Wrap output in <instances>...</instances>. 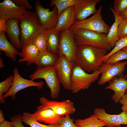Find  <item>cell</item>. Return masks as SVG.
<instances>
[{
  "label": "cell",
  "mask_w": 127,
  "mask_h": 127,
  "mask_svg": "<svg viewBox=\"0 0 127 127\" xmlns=\"http://www.w3.org/2000/svg\"><path fill=\"white\" fill-rule=\"evenodd\" d=\"M107 51L89 45L78 46L74 64L86 72L95 71L103 63Z\"/></svg>",
  "instance_id": "1"
},
{
  "label": "cell",
  "mask_w": 127,
  "mask_h": 127,
  "mask_svg": "<svg viewBox=\"0 0 127 127\" xmlns=\"http://www.w3.org/2000/svg\"><path fill=\"white\" fill-rule=\"evenodd\" d=\"M18 20L21 46L31 43L40 33L45 30L35 11L27 10Z\"/></svg>",
  "instance_id": "2"
},
{
  "label": "cell",
  "mask_w": 127,
  "mask_h": 127,
  "mask_svg": "<svg viewBox=\"0 0 127 127\" xmlns=\"http://www.w3.org/2000/svg\"><path fill=\"white\" fill-rule=\"evenodd\" d=\"M72 31L77 46L87 45L103 49L107 51L111 50L112 48L107 41L106 35L83 29Z\"/></svg>",
  "instance_id": "3"
},
{
  "label": "cell",
  "mask_w": 127,
  "mask_h": 127,
  "mask_svg": "<svg viewBox=\"0 0 127 127\" xmlns=\"http://www.w3.org/2000/svg\"><path fill=\"white\" fill-rule=\"evenodd\" d=\"M100 74L98 70L91 73H87L74 64L71 78V91L72 93H76L81 90L88 89Z\"/></svg>",
  "instance_id": "4"
},
{
  "label": "cell",
  "mask_w": 127,
  "mask_h": 127,
  "mask_svg": "<svg viewBox=\"0 0 127 127\" xmlns=\"http://www.w3.org/2000/svg\"><path fill=\"white\" fill-rule=\"evenodd\" d=\"M29 78L34 80L38 79H44L50 90V96L53 99L57 98L60 91V83L54 66L37 67L30 75Z\"/></svg>",
  "instance_id": "5"
},
{
  "label": "cell",
  "mask_w": 127,
  "mask_h": 127,
  "mask_svg": "<svg viewBox=\"0 0 127 127\" xmlns=\"http://www.w3.org/2000/svg\"><path fill=\"white\" fill-rule=\"evenodd\" d=\"M102 8V6H100L96 13L90 18L80 22L75 21L69 29L72 31L84 29L107 35L111 27L105 22L102 18L101 13Z\"/></svg>",
  "instance_id": "6"
},
{
  "label": "cell",
  "mask_w": 127,
  "mask_h": 127,
  "mask_svg": "<svg viewBox=\"0 0 127 127\" xmlns=\"http://www.w3.org/2000/svg\"><path fill=\"white\" fill-rule=\"evenodd\" d=\"M13 80L12 85L8 91L3 95L5 99L11 96L12 99H16L17 93L20 91L28 87L34 86L39 89H42L44 84V82H36L32 80H29L22 77L19 74L18 68L16 67L13 70Z\"/></svg>",
  "instance_id": "7"
},
{
  "label": "cell",
  "mask_w": 127,
  "mask_h": 127,
  "mask_svg": "<svg viewBox=\"0 0 127 127\" xmlns=\"http://www.w3.org/2000/svg\"><path fill=\"white\" fill-rule=\"evenodd\" d=\"M34 7L38 19L45 30L54 29L57 23L58 17L57 9L54 6L52 11L45 8L38 0L35 2Z\"/></svg>",
  "instance_id": "8"
},
{
  "label": "cell",
  "mask_w": 127,
  "mask_h": 127,
  "mask_svg": "<svg viewBox=\"0 0 127 127\" xmlns=\"http://www.w3.org/2000/svg\"><path fill=\"white\" fill-rule=\"evenodd\" d=\"M74 64L63 54H59L54 66L60 83L64 89L69 90H71V78Z\"/></svg>",
  "instance_id": "9"
},
{
  "label": "cell",
  "mask_w": 127,
  "mask_h": 127,
  "mask_svg": "<svg viewBox=\"0 0 127 127\" xmlns=\"http://www.w3.org/2000/svg\"><path fill=\"white\" fill-rule=\"evenodd\" d=\"M59 54H63L69 61L75 63L77 46L72 31L68 29L60 32Z\"/></svg>",
  "instance_id": "10"
},
{
  "label": "cell",
  "mask_w": 127,
  "mask_h": 127,
  "mask_svg": "<svg viewBox=\"0 0 127 127\" xmlns=\"http://www.w3.org/2000/svg\"><path fill=\"white\" fill-rule=\"evenodd\" d=\"M127 64V61H119L113 64L103 62L98 69L102 74L98 84L104 85L115 77L123 76Z\"/></svg>",
  "instance_id": "11"
},
{
  "label": "cell",
  "mask_w": 127,
  "mask_h": 127,
  "mask_svg": "<svg viewBox=\"0 0 127 127\" xmlns=\"http://www.w3.org/2000/svg\"><path fill=\"white\" fill-rule=\"evenodd\" d=\"M41 105L45 108H49L56 114L65 116L74 114L76 109L73 103L69 100L61 101L49 100L44 97L39 99Z\"/></svg>",
  "instance_id": "12"
},
{
  "label": "cell",
  "mask_w": 127,
  "mask_h": 127,
  "mask_svg": "<svg viewBox=\"0 0 127 127\" xmlns=\"http://www.w3.org/2000/svg\"><path fill=\"white\" fill-rule=\"evenodd\" d=\"M27 10L17 6L12 0H4L0 3V25H4L8 19H20Z\"/></svg>",
  "instance_id": "13"
},
{
  "label": "cell",
  "mask_w": 127,
  "mask_h": 127,
  "mask_svg": "<svg viewBox=\"0 0 127 127\" xmlns=\"http://www.w3.org/2000/svg\"><path fill=\"white\" fill-rule=\"evenodd\" d=\"M100 0H76L73 6L75 22L84 20L90 15L94 14L97 10L96 4Z\"/></svg>",
  "instance_id": "14"
},
{
  "label": "cell",
  "mask_w": 127,
  "mask_h": 127,
  "mask_svg": "<svg viewBox=\"0 0 127 127\" xmlns=\"http://www.w3.org/2000/svg\"><path fill=\"white\" fill-rule=\"evenodd\" d=\"M94 113L101 120L107 123L106 127H120L122 124L127 125V114L123 111L118 114H111L107 113L102 108H97Z\"/></svg>",
  "instance_id": "15"
},
{
  "label": "cell",
  "mask_w": 127,
  "mask_h": 127,
  "mask_svg": "<svg viewBox=\"0 0 127 127\" xmlns=\"http://www.w3.org/2000/svg\"><path fill=\"white\" fill-rule=\"evenodd\" d=\"M38 121L48 125H59L64 116L58 115L49 108L42 105L38 106L36 111L32 114Z\"/></svg>",
  "instance_id": "16"
},
{
  "label": "cell",
  "mask_w": 127,
  "mask_h": 127,
  "mask_svg": "<svg viewBox=\"0 0 127 127\" xmlns=\"http://www.w3.org/2000/svg\"><path fill=\"white\" fill-rule=\"evenodd\" d=\"M4 32L10 43L18 50L21 49L20 42V32L18 19L12 18L8 19L4 24Z\"/></svg>",
  "instance_id": "17"
},
{
  "label": "cell",
  "mask_w": 127,
  "mask_h": 127,
  "mask_svg": "<svg viewBox=\"0 0 127 127\" xmlns=\"http://www.w3.org/2000/svg\"><path fill=\"white\" fill-rule=\"evenodd\" d=\"M108 82L109 85L104 89H110L114 91L111 98L115 103H118L125 94L127 89V80L123 76L116 77Z\"/></svg>",
  "instance_id": "18"
},
{
  "label": "cell",
  "mask_w": 127,
  "mask_h": 127,
  "mask_svg": "<svg viewBox=\"0 0 127 127\" xmlns=\"http://www.w3.org/2000/svg\"><path fill=\"white\" fill-rule=\"evenodd\" d=\"M39 54L38 49L32 43L22 46L18 55L21 58L19 59L18 63L26 62L28 66L33 64L36 65Z\"/></svg>",
  "instance_id": "19"
},
{
  "label": "cell",
  "mask_w": 127,
  "mask_h": 127,
  "mask_svg": "<svg viewBox=\"0 0 127 127\" xmlns=\"http://www.w3.org/2000/svg\"><path fill=\"white\" fill-rule=\"evenodd\" d=\"M75 21V13L73 6L67 8L61 13L54 29L60 32L69 29Z\"/></svg>",
  "instance_id": "20"
},
{
  "label": "cell",
  "mask_w": 127,
  "mask_h": 127,
  "mask_svg": "<svg viewBox=\"0 0 127 127\" xmlns=\"http://www.w3.org/2000/svg\"><path fill=\"white\" fill-rule=\"evenodd\" d=\"M0 50L3 51L5 56L13 62L16 61L20 52L9 42L3 31L0 32Z\"/></svg>",
  "instance_id": "21"
},
{
  "label": "cell",
  "mask_w": 127,
  "mask_h": 127,
  "mask_svg": "<svg viewBox=\"0 0 127 127\" xmlns=\"http://www.w3.org/2000/svg\"><path fill=\"white\" fill-rule=\"evenodd\" d=\"M110 9L113 14L115 20L106 36L108 44L111 48H113L116 43L119 39L118 35V27L122 17L116 13L112 7H111Z\"/></svg>",
  "instance_id": "22"
},
{
  "label": "cell",
  "mask_w": 127,
  "mask_h": 127,
  "mask_svg": "<svg viewBox=\"0 0 127 127\" xmlns=\"http://www.w3.org/2000/svg\"><path fill=\"white\" fill-rule=\"evenodd\" d=\"M60 32L54 30H48L47 34V50L56 54L59 53Z\"/></svg>",
  "instance_id": "23"
},
{
  "label": "cell",
  "mask_w": 127,
  "mask_h": 127,
  "mask_svg": "<svg viewBox=\"0 0 127 127\" xmlns=\"http://www.w3.org/2000/svg\"><path fill=\"white\" fill-rule=\"evenodd\" d=\"M57 58L56 54L47 50L39 54L36 65L41 68L54 66Z\"/></svg>",
  "instance_id": "24"
},
{
  "label": "cell",
  "mask_w": 127,
  "mask_h": 127,
  "mask_svg": "<svg viewBox=\"0 0 127 127\" xmlns=\"http://www.w3.org/2000/svg\"><path fill=\"white\" fill-rule=\"evenodd\" d=\"M75 123L79 127H103L107 125L94 114L84 119H78L75 120Z\"/></svg>",
  "instance_id": "25"
},
{
  "label": "cell",
  "mask_w": 127,
  "mask_h": 127,
  "mask_svg": "<svg viewBox=\"0 0 127 127\" xmlns=\"http://www.w3.org/2000/svg\"><path fill=\"white\" fill-rule=\"evenodd\" d=\"M48 30H44L40 33L31 43L38 49L40 54L44 52L47 50V34Z\"/></svg>",
  "instance_id": "26"
},
{
  "label": "cell",
  "mask_w": 127,
  "mask_h": 127,
  "mask_svg": "<svg viewBox=\"0 0 127 127\" xmlns=\"http://www.w3.org/2000/svg\"><path fill=\"white\" fill-rule=\"evenodd\" d=\"M22 121L31 127H58V125H47L40 123L33 116L32 114L25 112L22 115Z\"/></svg>",
  "instance_id": "27"
},
{
  "label": "cell",
  "mask_w": 127,
  "mask_h": 127,
  "mask_svg": "<svg viewBox=\"0 0 127 127\" xmlns=\"http://www.w3.org/2000/svg\"><path fill=\"white\" fill-rule=\"evenodd\" d=\"M76 0H51L50 6L54 5L56 7L57 11L58 17L61 13L67 8L73 6Z\"/></svg>",
  "instance_id": "28"
},
{
  "label": "cell",
  "mask_w": 127,
  "mask_h": 127,
  "mask_svg": "<svg viewBox=\"0 0 127 127\" xmlns=\"http://www.w3.org/2000/svg\"><path fill=\"white\" fill-rule=\"evenodd\" d=\"M13 75H11L0 83V103H5V100L3 97V94L7 93L11 87L13 80Z\"/></svg>",
  "instance_id": "29"
},
{
  "label": "cell",
  "mask_w": 127,
  "mask_h": 127,
  "mask_svg": "<svg viewBox=\"0 0 127 127\" xmlns=\"http://www.w3.org/2000/svg\"><path fill=\"white\" fill-rule=\"evenodd\" d=\"M127 59V53L122 50L113 53L103 61V63L113 64Z\"/></svg>",
  "instance_id": "30"
},
{
  "label": "cell",
  "mask_w": 127,
  "mask_h": 127,
  "mask_svg": "<svg viewBox=\"0 0 127 127\" xmlns=\"http://www.w3.org/2000/svg\"><path fill=\"white\" fill-rule=\"evenodd\" d=\"M114 12L120 16L127 9V0H115L113 8Z\"/></svg>",
  "instance_id": "31"
},
{
  "label": "cell",
  "mask_w": 127,
  "mask_h": 127,
  "mask_svg": "<svg viewBox=\"0 0 127 127\" xmlns=\"http://www.w3.org/2000/svg\"><path fill=\"white\" fill-rule=\"evenodd\" d=\"M127 46V36L120 39L115 44L114 47L105 56L104 61L111 55Z\"/></svg>",
  "instance_id": "32"
},
{
  "label": "cell",
  "mask_w": 127,
  "mask_h": 127,
  "mask_svg": "<svg viewBox=\"0 0 127 127\" xmlns=\"http://www.w3.org/2000/svg\"><path fill=\"white\" fill-rule=\"evenodd\" d=\"M122 17L118 27V35L119 39L127 36V17Z\"/></svg>",
  "instance_id": "33"
},
{
  "label": "cell",
  "mask_w": 127,
  "mask_h": 127,
  "mask_svg": "<svg viewBox=\"0 0 127 127\" xmlns=\"http://www.w3.org/2000/svg\"><path fill=\"white\" fill-rule=\"evenodd\" d=\"M58 127H79L74 123L72 119L70 118V115H68L64 116Z\"/></svg>",
  "instance_id": "34"
},
{
  "label": "cell",
  "mask_w": 127,
  "mask_h": 127,
  "mask_svg": "<svg viewBox=\"0 0 127 127\" xmlns=\"http://www.w3.org/2000/svg\"><path fill=\"white\" fill-rule=\"evenodd\" d=\"M10 119L15 127H25L23 124L22 115L21 114H18L12 116Z\"/></svg>",
  "instance_id": "35"
},
{
  "label": "cell",
  "mask_w": 127,
  "mask_h": 127,
  "mask_svg": "<svg viewBox=\"0 0 127 127\" xmlns=\"http://www.w3.org/2000/svg\"><path fill=\"white\" fill-rule=\"evenodd\" d=\"M16 5L28 10H31L32 6L28 0H12Z\"/></svg>",
  "instance_id": "36"
},
{
  "label": "cell",
  "mask_w": 127,
  "mask_h": 127,
  "mask_svg": "<svg viewBox=\"0 0 127 127\" xmlns=\"http://www.w3.org/2000/svg\"><path fill=\"white\" fill-rule=\"evenodd\" d=\"M119 103L122 105L121 107V110L127 114V94H125L119 100Z\"/></svg>",
  "instance_id": "37"
},
{
  "label": "cell",
  "mask_w": 127,
  "mask_h": 127,
  "mask_svg": "<svg viewBox=\"0 0 127 127\" xmlns=\"http://www.w3.org/2000/svg\"><path fill=\"white\" fill-rule=\"evenodd\" d=\"M0 127H15L12 122L6 120L3 123L0 124Z\"/></svg>",
  "instance_id": "38"
},
{
  "label": "cell",
  "mask_w": 127,
  "mask_h": 127,
  "mask_svg": "<svg viewBox=\"0 0 127 127\" xmlns=\"http://www.w3.org/2000/svg\"><path fill=\"white\" fill-rule=\"evenodd\" d=\"M6 120L5 119L3 111L1 109H0V124L1 123Z\"/></svg>",
  "instance_id": "39"
},
{
  "label": "cell",
  "mask_w": 127,
  "mask_h": 127,
  "mask_svg": "<svg viewBox=\"0 0 127 127\" xmlns=\"http://www.w3.org/2000/svg\"><path fill=\"white\" fill-rule=\"evenodd\" d=\"M4 65L3 60L1 57H0V68H2L4 67Z\"/></svg>",
  "instance_id": "40"
},
{
  "label": "cell",
  "mask_w": 127,
  "mask_h": 127,
  "mask_svg": "<svg viewBox=\"0 0 127 127\" xmlns=\"http://www.w3.org/2000/svg\"><path fill=\"white\" fill-rule=\"evenodd\" d=\"M120 16L122 17H127V9Z\"/></svg>",
  "instance_id": "41"
},
{
  "label": "cell",
  "mask_w": 127,
  "mask_h": 127,
  "mask_svg": "<svg viewBox=\"0 0 127 127\" xmlns=\"http://www.w3.org/2000/svg\"><path fill=\"white\" fill-rule=\"evenodd\" d=\"M121 50L127 53V46L123 48Z\"/></svg>",
  "instance_id": "42"
},
{
  "label": "cell",
  "mask_w": 127,
  "mask_h": 127,
  "mask_svg": "<svg viewBox=\"0 0 127 127\" xmlns=\"http://www.w3.org/2000/svg\"><path fill=\"white\" fill-rule=\"evenodd\" d=\"M123 77L124 78L127 79V73L126 75H123Z\"/></svg>",
  "instance_id": "43"
},
{
  "label": "cell",
  "mask_w": 127,
  "mask_h": 127,
  "mask_svg": "<svg viewBox=\"0 0 127 127\" xmlns=\"http://www.w3.org/2000/svg\"><path fill=\"white\" fill-rule=\"evenodd\" d=\"M125 94H127V89L126 90V91L125 92Z\"/></svg>",
  "instance_id": "44"
},
{
  "label": "cell",
  "mask_w": 127,
  "mask_h": 127,
  "mask_svg": "<svg viewBox=\"0 0 127 127\" xmlns=\"http://www.w3.org/2000/svg\"><path fill=\"white\" fill-rule=\"evenodd\" d=\"M125 127H127V125H126V126Z\"/></svg>",
  "instance_id": "45"
}]
</instances>
